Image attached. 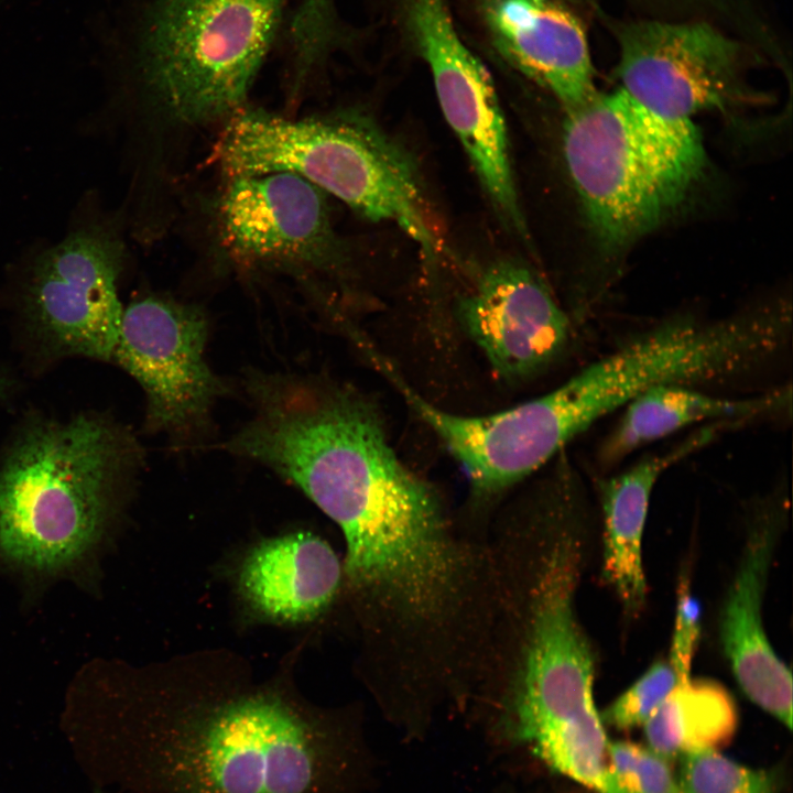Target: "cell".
Wrapping results in <instances>:
<instances>
[{
	"label": "cell",
	"instance_id": "obj_1",
	"mask_svg": "<svg viewBox=\"0 0 793 793\" xmlns=\"http://www.w3.org/2000/svg\"><path fill=\"white\" fill-rule=\"evenodd\" d=\"M584 519L577 500L552 497L497 521L498 612L470 704L498 753L595 789L609 741L594 702V650L576 610Z\"/></svg>",
	"mask_w": 793,
	"mask_h": 793
},
{
	"label": "cell",
	"instance_id": "obj_2",
	"mask_svg": "<svg viewBox=\"0 0 793 793\" xmlns=\"http://www.w3.org/2000/svg\"><path fill=\"white\" fill-rule=\"evenodd\" d=\"M96 793H374L362 730L251 694L173 713L138 708L100 684L62 718Z\"/></svg>",
	"mask_w": 793,
	"mask_h": 793
},
{
	"label": "cell",
	"instance_id": "obj_3",
	"mask_svg": "<svg viewBox=\"0 0 793 793\" xmlns=\"http://www.w3.org/2000/svg\"><path fill=\"white\" fill-rule=\"evenodd\" d=\"M141 459L135 438L105 416L26 424L0 464V564L31 584L95 575Z\"/></svg>",
	"mask_w": 793,
	"mask_h": 793
},
{
	"label": "cell",
	"instance_id": "obj_4",
	"mask_svg": "<svg viewBox=\"0 0 793 793\" xmlns=\"http://www.w3.org/2000/svg\"><path fill=\"white\" fill-rule=\"evenodd\" d=\"M297 0H119L105 44L122 86L183 126L246 106Z\"/></svg>",
	"mask_w": 793,
	"mask_h": 793
},
{
	"label": "cell",
	"instance_id": "obj_5",
	"mask_svg": "<svg viewBox=\"0 0 793 793\" xmlns=\"http://www.w3.org/2000/svg\"><path fill=\"white\" fill-rule=\"evenodd\" d=\"M563 153L599 245L617 251L655 228L702 177L706 155L689 119L645 108L623 89L565 111Z\"/></svg>",
	"mask_w": 793,
	"mask_h": 793
},
{
	"label": "cell",
	"instance_id": "obj_6",
	"mask_svg": "<svg viewBox=\"0 0 793 793\" xmlns=\"http://www.w3.org/2000/svg\"><path fill=\"white\" fill-rule=\"evenodd\" d=\"M216 154L229 180L293 173L370 220L398 225L424 251L439 249L413 156L368 116L290 120L245 107L227 120Z\"/></svg>",
	"mask_w": 793,
	"mask_h": 793
},
{
	"label": "cell",
	"instance_id": "obj_7",
	"mask_svg": "<svg viewBox=\"0 0 793 793\" xmlns=\"http://www.w3.org/2000/svg\"><path fill=\"white\" fill-rule=\"evenodd\" d=\"M399 17L496 213L509 229L525 236L507 124L489 72L458 35L447 0H401Z\"/></svg>",
	"mask_w": 793,
	"mask_h": 793
},
{
	"label": "cell",
	"instance_id": "obj_8",
	"mask_svg": "<svg viewBox=\"0 0 793 793\" xmlns=\"http://www.w3.org/2000/svg\"><path fill=\"white\" fill-rule=\"evenodd\" d=\"M122 258L116 235L93 225L35 259L22 291V311L48 351L112 359L123 313L117 290Z\"/></svg>",
	"mask_w": 793,
	"mask_h": 793
},
{
	"label": "cell",
	"instance_id": "obj_9",
	"mask_svg": "<svg viewBox=\"0 0 793 793\" xmlns=\"http://www.w3.org/2000/svg\"><path fill=\"white\" fill-rule=\"evenodd\" d=\"M208 324L192 305L149 296L123 308L113 361L142 388L146 426L176 437L202 432L226 391L205 358Z\"/></svg>",
	"mask_w": 793,
	"mask_h": 793
},
{
	"label": "cell",
	"instance_id": "obj_10",
	"mask_svg": "<svg viewBox=\"0 0 793 793\" xmlns=\"http://www.w3.org/2000/svg\"><path fill=\"white\" fill-rule=\"evenodd\" d=\"M619 43L620 88L658 115L692 120L740 97V47L705 22H637Z\"/></svg>",
	"mask_w": 793,
	"mask_h": 793
},
{
	"label": "cell",
	"instance_id": "obj_11",
	"mask_svg": "<svg viewBox=\"0 0 793 793\" xmlns=\"http://www.w3.org/2000/svg\"><path fill=\"white\" fill-rule=\"evenodd\" d=\"M457 316L491 367L509 379L553 366L571 347L576 326L543 278L510 259L485 269L458 301Z\"/></svg>",
	"mask_w": 793,
	"mask_h": 793
},
{
	"label": "cell",
	"instance_id": "obj_12",
	"mask_svg": "<svg viewBox=\"0 0 793 793\" xmlns=\"http://www.w3.org/2000/svg\"><path fill=\"white\" fill-rule=\"evenodd\" d=\"M322 192L289 172L230 178L218 207L222 246L246 262L334 263L337 240Z\"/></svg>",
	"mask_w": 793,
	"mask_h": 793
},
{
	"label": "cell",
	"instance_id": "obj_13",
	"mask_svg": "<svg viewBox=\"0 0 793 793\" xmlns=\"http://www.w3.org/2000/svg\"><path fill=\"white\" fill-rule=\"evenodd\" d=\"M782 480L752 509L746 545L725 599L720 640L743 693L792 728V675L776 655L763 626V597L771 560L786 513Z\"/></svg>",
	"mask_w": 793,
	"mask_h": 793
},
{
	"label": "cell",
	"instance_id": "obj_14",
	"mask_svg": "<svg viewBox=\"0 0 793 793\" xmlns=\"http://www.w3.org/2000/svg\"><path fill=\"white\" fill-rule=\"evenodd\" d=\"M486 28L499 53L550 91L564 111L597 90L579 19L557 0H484Z\"/></svg>",
	"mask_w": 793,
	"mask_h": 793
},
{
	"label": "cell",
	"instance_id": "obj_15",
	"mask_svg": "<svg viewBox=\"0 0 793 793\" xmlns=\"http://www.w3.org/2000/svg\"><path fill=\"white\" fill-rule=\"evenodd\" d=\"M737 427L731 422L707 423L671 448L598 481L604 520L602 576L627 615L636 617L647 598L642 537L655 484L670 467Z\"/></svg>",
	"mask_w": 793,
	"mask_h": 793
},
{
	"label": "cell",
	"instance_id": "obj_16",
	"mask_svg": "<svg viewBox=\"0 0 793 793\" xmlns=\"http://www.w3.org/2000/svg\"><path fill=\"white\" fill-rule=\"evenodd\" d=\"M343 577L341 562L328 542L298 531L254 546L242 563L239 583L246 600L259 613L294 623L323 612Z\"/></svg>",
	"mask_w": 793,
	"mask_h": 793
},
{
	"label": "cell",
	"instance_id": "obj_17",
	"mask_svg": "<svg viewBox=\"0 0 793 793\" xmlns=\"http://www.w3.org/2000/svg\"><path fill=\"white\" fill-rule=\"evenodd\" d=\"M790 412V387L736 399L710 394L697 385L660 383L644 390L623 408L617 425L602 441L597 458L601 467L609 468L640 447L695 424H743L789 415Z\"/></svg>",
	"mask_w": 793,
	"mask_h": 793
},
{
	"label": "cell",
	"instance_id": "obj_18",
	"mask_svg": "<svg viewBox=\"0 0 793 793\" xmlns=\"http://www.w3.org/2000/svg\"><path fill=\"white\" fill-rule=\"evenodd\" d=\"M738 711L730 693L711 680L678 682L643 724L649 748L666 759L717 749L732 738Z\"/></svg>",
	"mask_w": 793,
	"mask_h": 793
},
{
	"label": "cell",
	"instance_id": "obj_19",
	"mask_svg": "<svg viewBox=\"0 0 793 793\" xmlns=\"http://www.w3.org/2000/svg\"><path fill=\"white\" fill-rule=\"evenodd\" d=\"M681 793H773V778L741 765L716 749L684 754Z\"/></svg>",
	"mask_w": 793,
	"mask_h": 793
},
{
	"label": "cell",
	"instance_id": "obj_20",
	"mask_svg": "<svg viewBox=\"0 0 793 793\" xmlns=\"http://www.w3.org/2000/svg\"><path fill=\"white\" fill-rule=\"evenodd\" d=\"M606 782V793H681L669 759L630 741L608 743Z\"/></svg>",
	"mask_w": 793,
	"mask_h": 793
},
{
	"label": "cell",
	"instance_id": "obj_21",
	"mask_svg": "<svg viewBox=\"0 0 793 793\" xmlns=\"http://www.w3.org/2000/svg\"><path fill=\"white\" fill-rule=\"evenodd\" d=\"M677 683L669 662H655L604 710L601 721L620 730L643 725Z\"/></svg>",
	"mask_w": 793,
	"mask_h": 793
},
{
	"label": "cell",
	"instance_id": "obj_22",
	"mask_svg": "<svg viewBox=\"0 0 793 793\" xmlns=\"http://www.w3.org/2000/svg\"><path fill=\"white\" fill-rule=\"evenodd\" d=\"M700 608L694 598L688 578H681L677 587L674 629L669 663L678 682L691 677V669L700 638Z\"/></svg>",
	"mask_w": 793,
	"mask_h": 793
},
{
	"label": "cell",
	"instance_id": "obj_23",
	"mask_svg": "<svg viewBox=\"0 0 793 793\" xmlns=\"http://www.w3.org/2000/svg\"><path fill=\"white\" fill-rule=\"evenodd\" d=\"M10 390V381L7 377L2 376L0 373V397H6L7 392Z\"/></svg>",
	"mask_w": 793,
	"mask_h": 793
}]
</instances>
